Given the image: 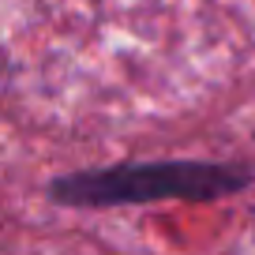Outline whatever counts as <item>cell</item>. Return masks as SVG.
<instances>
[{"label": "cell", "instance_id": "1", "mask_svg": "<svg viewBox=\"0 0 255 255\" xmlns=\"http://www.w3.org/2000/svg\"><path fill=\"white\" fill-rule=\"evenodd\" d=\"M252 176L237 165L210 161H154V165H120L98 173H75L53 184V199L64 207H117V203L154 199H218L244 188Z\"/></svg>", "mask_w": 255, "mask_h": 255}]
</instances>
